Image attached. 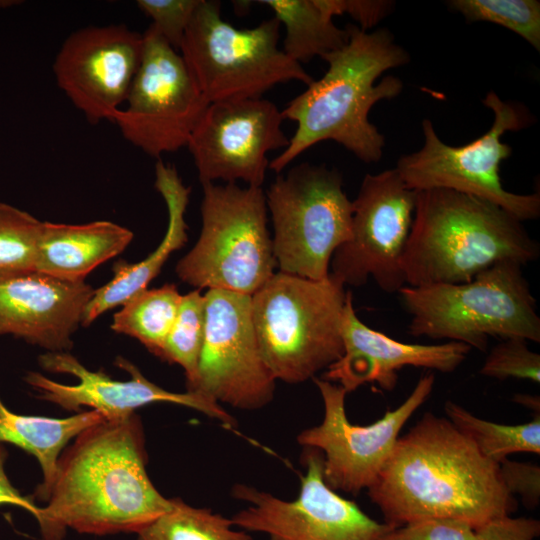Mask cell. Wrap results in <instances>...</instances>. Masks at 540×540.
<instances>
[{"mask_svg": "<svg viewBox=\"0 0 540 540\" xmlns=\"http://www.w3.org/2000/svg\"><path fill=\"white\" fill-rule=\"evenodd\" d=\"M367 493L392 527L449 519L476 529L517 509L498 463L447 418L430 412L398 438Z\"/></svg>", "mask_w": 540, "mask_h": 540, "instance_id": "obj_1", "label": "cell"}, {"mask_svg": "<svg viewBox=\"0 0 540 540\" xmlns=\"http://www.w3.org/2000/svg\"><path fill=\"white\" fill-rule=\"evenodd\" d=\"M171 506L147 474L143 430L134 413L104 420L75 438L58 461L37 521L43 540H62L67 528L94 535L137 533Z\"/></svg>", "mask_w": 540, "mask_h": 540, "instance_id": "obj_2", "label": "cell"}, {"mask_svg": "<svg viewBox=\"0 0 540 540\" xmlns=\"http://www.w3.org/2000/svg\"><path fill=\"white\" fill-rule=\"evenodd\" d=\"M348 42L323 55L326 73L310 83L281 111L284 119L297 123L288 146L269 162V169L280 173L313 145L332 140L365 163L378 162L385 137L369 121L374 104L398 96L403 82L379 76L410 61L409 53L395 41L387 28L372 32L348 24Z\"/></svg>", "mask_w": 540, "mask_h": 540, "instance_id": "obj_3", "label": "cell"}, {"mask_svg": "<svg viewBox=\"0 0 540 540\" xmlns=\"http://www.w3.org/2000/svg\"><path fill=\"white\" fill-rule=\"evenodd\" d=\"M539 255V243L508 211L473 195L435 188L417 191L401 268L408 286L457 284L498 262L525 266Z\"/></svg>", "mask_w": 540, "mask_h": 540, "instance_id": "obj_4", "label": "cell"}, {"mask_svg": "<svg viewBox=\"0 0 540 540\" xmlns=\"http://www.w3.org/2000/svg\"><path fill=\"white\" fill-rule=\"evenodd\" d=\"M522 265L505 260L457 284L403 286L398 294L411 316L413 337L463 343L486 351L490 337L540 342L536 299Z\"/></svg>", "mask_w": 540, "mask_h": 540, "instance_id": "obj_5", "label": "cell"}, {"mask_svg": "<svg viewBox=\"0 0 540 540\" xmlns=\"http://www.w3.org/2000/svg\"><path fill=\"white\" fill-rule=\"evenodd\" d=\"M347 293L331 273L313 280L279 271L251 296L261 354L276 380L305 382L341 358Z\"/></svg>", "mask_w": 540, "mask_h": 540, "instance_id": "obj_6", "label": "cell"}, {"mask_svg": "<svg viewBox=\"0 0 540 540\" xmlns=\"http://www.w3.org/2000/svg\"><path fill=\"white\" fill-rule=\"evenodd\" d=\"M280 22L237 28L221 16L219 1L200 0L179 51L209 103L262 98L289 81H314L278 47Z\"/></svg>", "mask_w": 540, "mask_h": 540, "instance_id": "obj_7", "label": "cell"}, {"mask_svg": "<svg viewBox=\"0 0 540 540\" xmlns=\"http://www.w3.org/2000/svg\"><path fill=\"white\" fill-rule=\"evenodd\" d=\"M198 241L176 265L178 277L198 289L253 295L277 266L267 228L262 187L203 184Z\"/></svg>", "mask_w": 540, "mask_h": 540, "instance_id": "obj_8", "label": "cell"}, {"mask_svg": "<svg viewBox=\"0 0 540 540\" xmlns=\"http://www.w3.org/2000/svg\"><path fill=\"white\" fill-rule=\"evenodd\" d=\"M280 272L320 280L335 250L351 236L353 206L336 168L301 163L279 175L266 192Z\"/></svg>", "mask_w": 540, "mask_h": 540, "instance_id": "obj_9", "label": "cell"}, {"mask_svg": "<svg viewBox=\"0 0 540 540\" xmlns=\"http://www.w3.org/2000/svg\"><path fill=\"white\" fill-rule=\"evenodd\" d=\"M483 103L492 110L494 120L481 137L463 146H450L438 137L432 122L424 119L423 146L401 156L395 168L412 190L450 189L496 204L521 222L535 220L540 215L539 193L509 192L499 175L500 163L512 153L501 136L527 127L531 116L522 104L503 101L493 91Z\"/></svg>", "mask_w": 540, "mask_h": 540, "instance_id": "obj_10", "label": "cell"}, {"mask_svg": "<svg viewBox=\"0 0 540 540\" xmlns=\"http://www.w3.org/2000/svg\"><path fill=\"white\" fill-rule=\"evenodd\" d=\"M143 54L126 106L114 115L122 136L147 155L187 147L209 106L183 57L151 25L143 33Z\"/></svg>", "mask_w": 540, "mask_h": 540, "instance_id": "obj_11", "label": "cell"}, {"mask_svg": "<svg viewBox=\"0 0 540 540\" xmlns=\"http://www.w3.org/2000/svg\"><path fill=\"white\" fill-rule=\"evenodd\" d=\"M300 489L294 500H284L247 484H235L232 497L246 506L231 518L246 532L268 540H383L393 528L368 516L354 501L340 496L323 477V455L304 448Z\"/></svg>", "mask_w": 540, "mask_h": 540, "instance_id": "obj_12", "label": "cell"}, {"mask_svg": "<svg viewBox=\"0 0 540 540\" xmlns=\"http://www.w3.org/2000/svg\"><path fill=\"white\" fill-rule=\"evenodd\" d=\"M323 401L320 424L304 429L297 436L303 448H314L323 455V477L333 490L358 494L377 480L391 456L400 431L433 391L435 375L424 374L409 396L377 421L355 425L348 420L340 385L313 378Z\"/></svg>", "mask_w": 540, "mask_h": 540, "instance_id": "obj_13", "label": "cell"}, {"mask_svg": "<svg viewBox=\"0 0 540 540\" xmlns=\"http://www.w3.org/2000/svg\"><path fill=\"white\" fill-rule=\"evenodd\" d=\"M416 198L396 168L366 174L352 201L351 236L335 250L330 273L344 285L372 278L382 291L398 293L406 285L401 259Z\"/></svg>", "mask_w": 540, "mask_h": 540, "instance_id": "obj_14", "label": "cell"}, {"mask_svg": "<svg viewBox=\"0 0 540 540\" xmlns=\"http://www.w3.org/2000/svg\"><path fill=\"white\" fill-rule=\"evenodd\" d=\"M204 296V341L196 381L187 390L236 409L265 407L273 399L276 379L261 354L251 295L208 289Z\"/></svg>", "mask_w": 540, "mask_h": 540, "instance_id": "obj_15", "label": "cell"}, {"mask_svg": "<svg viewBox=\"0 0 540 540\" xmlns=\"http://www.w3.org/2000/svg\"><path fill=\"white\" fill-rule=\"evenodd\" d=\"M283 120L264 98L210 103L187 144L201 184L241 180L262 187L268 153L289 144Z\"/></svg>", "mask_w": 540, "mask_h": 540, "instance_id": "obj_16", "label": "cell"}, {"mask_svg": "<svg viewBox=\"0 0 540 540\" xmlns=\"http://www.w3.org/2000/svg\"><path fill=\"white\" fill-rule=\"evenodd\" d=\"M143 45V34L124 24L80 28L55 57L57 85L91 124L112 122L127 99Z\"/></svg>", "mask_w": 540, "mask_h": 540, "instance_id": "obj_17", "label": "cell"}, {"mask_svg": "<svg viewBox=\"0 0 540 540\" xmlns=\"http://www.w3.org/2000/svg\"><path fill=\"white\" fill-rule=\"evenodd\" d=\"M43 369L70 374L78 379L75 385L58 383L39 372H28L24 380L43 400L69 411L82 406L98 411L107 421L123 420L145 405L173 403L199 411L232 428L235 419L210 397L196 391L171 392L149 381L130 361L118 357L115 364L127 371L130 379L113 380L102 371H90L69 352H46L39 356Z\"/></svg>", "mask_w": 540, "mask_h": 540, "instance_id": "obj_18", "label": "cell"}, {"mask_svg": "<svg viewBox=\"0 0 540 540\" xmlns=\"http://www.w3.org/2000/svg\"><path fill=\"white\" fill-rule=\"evenodd\" d=\"M341 335L343 355L326 369L322 379L340 385L347 393L365 383H376L381 389L392 391L397 384V372L407 366L451 373L471 350L463 343L450 341L405 343L374 330L357 317L350 291L343 310Z\"/></svg>", "mask_w": 540, "mask_h": 540, "instance_id": "obj_19", "label": "cell"}, {"mask_svg": "<svg viewBox=\"0 0 540 540\" xmlns=\"http://www.w3.org/2000/svg\"><path fill=\"white\" fill-rule=\"evenodd\" d=\"M94 290L38 272L0 278V336L68 352Z\"/></svg>", "mask_w": 540, "mask_h": 540, "instance_id": "obj_20", "label": "cell"}, {"mask_svg": "<svg viewBox=\"0 0 540 540\" xmlns=\"http://www.w3.org/2000/svg\"><path fill=\"white\" fill-rule=\"evenodd\" d=\"M155 188L163 197L168 211V226L164 238L145 259L137 263L120 260L114 264L113 278L94 290L85 308L81 325H90L104 312L122 306L146 290L172 252L186 243L187 224L184 216L191 188L183 184L174 166L160 160L155 165Z\"/></svg>", "mask_w": 540, "mask_h": 540, "instance_id": "obj_21", "label": "cell"}, {"mask_svg": "<svg viewBox=\"0 0 540 540\" xmlns=\"http://www.w3.org/2000/svg\"><path fill=\"white\" fill-rule=\"evenodd\" d=\"M133 232L107 220L85 224L42 222L35 272L67 282H83L97 266L120 254Z\"/></svg>", "mask_w": 540, "mask_h": 540, "instance_id": "obj_22", "label": "cell"}, {"mask_svg": "<svg viewBox=\"0 0 540 540\" xmlns=\"http://www.w3.org/2000/svg\"><path fill=\"white\" fill-rule=\"evenodd\" d=\"M104 420L96 410L67 418L21 415L10 411L0 399V443L13 444L38 460L43 482L35 497L47 502L62 450L71 439Z\"/></svg>", "mask_w": 540, "mask_h": 540, "instance_id": "obj_23", "label": "cell"}, {"mask_svg": "<svg viewBox=\"0 0 540 540\" xmlns=\"http://www.w3.org/2000/svg\"><path fill=\"white\" fill-rule=\"evenodd\" d=\"M285 28L282 50L301 64L343 47L349 39L347 27H337L317 0H260Z\"/></svg>", "mask_w": 540, "mask_h": 540, "instance_id": "obj_24", "label": "cell"}, {"mask_svg": "<svg viewBox=\"0 0 540 540\" xmlns=\"http://www.w3.org/2000/svg\"><path fill=\"white\" fill-rule=\"evenodd\" d=\"M181 297L174 284L147 288L114 314L111 329L137 339L159 357L175 321Z\"/></svg>", "mask_w": 540, "mask_h": 540, "instance_id": "obj_25", "label": "cell"}, {"mask_svg": "<svg viewBox=\"0 0 540 540\" xmlns=\"http://www.w3.org/2000/svg\"><path fill=\"white\" fill-rule=\"evenodd\" d=\"M444 410L447 419L495 463L518 452L540 454V413L529 422L506 425L477 417L451 400L445 402Z\"/></svg>", "mask_w": 540, "mask_h": 540, "instance_id": "obj_26", "label": "cell"}, {"mask_svg": "<svg viewBox=\"0 0 540 540\" xmlns=\"http://www.w3.org/2000/svg\"><path fill=\"white\" fill-rule=\"evenodd\" d=\"M137 540H252L231 518L207 508H197L178 498L169 510L137 533Z\"/></svg>", "mask_w": 540, "mask_h": 540, "instance_id": "obj_27", "label": "cell"}, {"mask_svg": "<svg viewBox=\"0 0 540 540\" xmlns=\"http://www.w3.org/2000/svg\"><path fill=\"white\" fill-rule=\"evenodd\" d=\"M205 334V296L200 289L182 295L175 321L159 358L181 366L191 388L197 378Z\"/></svg>", "mask_w": 540, "mask_h": 540, "instance_id": "obj_28", "label": "cell"}, {"mask_svg": "<svg viewBox=\"0 0 540 540\" xmlns=\"http://www.w3.org/2000/svg\"><path fill=\"white\" fill-rule=\"evenodd\" d=\"M42 222L27 211L0 202V278L35 272Z\"/></svg>", "mask_w": 540, "mask_h": 540, "instance_id": "obj_29", "label": "cell"}, {"mask_svg": "<svg viewBox=\"0 0 540 540\" xmlns=\"http://www.w3.org/2000/svg\"><path fill=\"white\" fill-rule=\"evenodd\" d=\"M448 6L469 22H490L521 36L540 51V2L537 0H452Z\"/></svg>", "mask_w": 540, "mask_h": 540, "instance_id": "obj_30", "label": "cell"}, {"mask_svg": "<svg viewBox=\"0 0 540 540\" xmlns=\"http://www.w3.org/2000/svg\"><path fill=\"white\" fill-rule=\"evenodd\" d=\"M528 340L520 337L501 339L489 351L480 374L489 378H509L540 382V355L528 346Z\"/></svg>", "mask_w": 540, "mask_h": 540, "instance_id": "obj_31", "label": "cell"}, {"mask_svg": "<svg viewBox=\"0 0 540 540\" xmlns=\"http://www.w3.org/2000/svg\"><path fill=\"white\" fill-rule=\"evenodd\" d=\"M136 3L152 19L150 25L179 51L200 0H138Z\"/></svg>", "mask_w": 540, "mask_h": 540, "instance_id": "obj_32", "label": "cell"}, {"mask_svg": "<svg viewBox=\"0 0 540 540\" xmlns=\"http://www.w3.org/2000/svg\"><path fill=\"white\" fill-rule=\"evenodd\" d=\"M474 528L449 519H428L391 528L383 540H473Z\"/></svg>", "mask_w": 540, "mask_h": 540, "instance_id": "obj_33", "label": "cell"}, {"mask_svg": "<svg viewBox=\"0 0 540 540\" xmlns=\"http://www.w3.org/2000/svg\"><path fill=\"white\" fill-rule=\"evenodd\" d=\"M502 483L508 493L521 497L527 508H535L540 503V467L530 462L503 459L498 463Z\"/></svg>", "mask_w": 540, "mask_h": 540, "instance_id": "obj_34", "label": "cell"}, {"mask_svg": "<svg viewBox=\"0 0 540 540\" xmlns=\"http://www.w3.org/2000/svg\"><path fill=\"white\" fill-rule=\"evenodd\" d=\"M320 8L332 18L348 14L363 31L377 25L392 13L394 2L386 0H317Z\"/></svg>", "mask_w": 540, "mask_h": 540, "instance_id": "obj_35", "label": "cell"}, {"mask_svg": "<svg viewBox=\"0 0 540 540\" xmlns=\"http://www.w3.org/2000/svg\"><path fill=\"white\" fill-rule=\"evenodd\" d=\"M539 535V520L508 515L474 529L473 540H535Z\"/></svg>", "mask_w": 540, "mask_h": 540, "instance_id": "obj_36", "label": "cell"}, {"mask_svg": "<svg viewBox=\"0 0 540 540\" xmlns=\"http://www.w3.org/2000/svg\"><path fill=\"white\" fill-rule=\"evenodd\" d=\"M8 452L0 443V505H13L30 512L37 519L40 513L31 497L23 496L10 482L5 472V462Z\"/></svg>", "mask_w": 540, "mask_h": 540, "instance_id": "obj_37", "label": "cell"}, {"mask_svg": "<svg viewBox=\"0 0 540 540\" xmlns=\"http://www.w3.org/2000/svg\"><path fill=\"white\" fill-rule=\"evenodd\" d=\"M512 400L526 408L533 410L535 413H540L539 396L518 393L513 396Z\"/></svg>", "mask_w": 540, "mask_h": 540, "instance_id": "obj_38", "label": "cell"}]
</instances>
